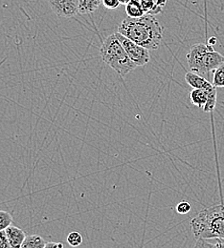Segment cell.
I'll use <instances>...</instances> for the list:
<instances>
[{
  "instance_id": "13",
  "label": "cell",
  "mask_w": 224,
  "mask_h": 248,
  "mask_svg": "<svg viewBox=\"0 0 224 248\" xmlns=\"http://www.w3.org/2000/svg\"><path fill=\"white\" fill-rule=\"evenodd\" d=\"M214 242L209 240H197L194 248H224V240L214 239Z\"/></svg>"
},
{
  "instance_id": "15",
  "label": "cell",
  "mask_w": 224,
  "mask_h": 248,
  "mask_svg": "<svg viewBox=\"0 0 224 248\" xmlns=\"http://www.w3.org/2000/svg\"><path fill=\"white\" fill-rule=\"evenodd\" d=\"M216 104H217V90H216V88H214L209 93V97H208L206 104L203 107V111L206 113L213 112L216 107Z\"/></svg>"
},
{
  "instance_id": "23",
  "label": "cell",
  "mask_w": 224,
  "mask_h": 248,
  "mask_svg": "<svg viewBox=\"0 0 224 248\" xmlns=\"http://www.w3.org/2000/svg\"><path fill=\"white\" fill-rule=\"evenodd\" d=\"M120 1V3L121 4H124V5H127L128 4L130 1H132V0H119Z\"/></svg>"
},
{
  "instance_id": "6",
  "label": "cell",
  "mask_w": 224,
  "mask_h": 248,
  "mask_svg": "<svg viewBox=\"0 0 224 248\" xmlns=\"http://www.w3.org/2000/svg\"><path fill=\"white\" fill-rule=\"evenodd\" d=\"M52 11L60 17H73L79 13V0H48Z\"/></svg>"
},
{
  "instance_id": "8",
  "label": "cell",
  "mask_w": 224,
  "mask_h": 248,
  "mask_svg": "<svg viewBox=\"0 0 224 248\" xmlns=\"http://www.w3.org/2000/svg\"><path fill=\"white\" fill-rule=\"evenodd\" d=\"M12 248H20L26 239V233L19 227L10 225L5 229Z\"/></svg>"
},
{
  "instance_id": "10",
  "label": "cell",
  "mask_w": 224,
  "mask_h": 248,
  "mask_svg": "<svg viewBox=\"0 0 224 248\" xmlns=\"http://www.w3.org/2000/svg\"><path fill=\"white\" fill-rule=\"evenodd\" d=\"M126 12L128 17L139 18L146 15V12L140 2V0H132L126 5Z\"/></svg>"
},
{
  "instance_id": "22",
  "label": "cell",
  "mask_w": 224,
  "mask_h": 248,
  "mask_svg": "<svg viewBox=\"0 0 224 248\" xmlns=\"http://www.w3.org/2000/svg\"><path fill=\"white\" fill-rule=\"evenodd\" d=\"M44 248H64V247L63 243H54V242H50V243H46Z\"/></svg>"
},
{
  "instance_id": "18",
  "label": "cell",
  "mask_w": 224,
  "mask_h": 248,
  "mask_svg": "<svg viewBox=\"0 0 224 248\" xmlns=\"http://www.w3.org/2000/svg\"><path fill=\"white\" fill-rule=\"evenodd\" d=\"M13 217L12 215L4 210H0V231L5 230L7 227L12 225Z\"/></svg>"
},
{
  "instance_id": "17",
  "label": "cell",
  "mask_w": 224,
  "mask_h": 248,
  "mask_svg": "<svg viewBox=\"0 0 224 248\" xmlns=\"http://www.w3.org/2000/svg\"><path fill=\"white\" fill-rule=\"evenodd\" d=\"M146 14L155 15L161 12L160 9L157 7V4L155 2V0H140Z\"/></svg>"
},
{
  "instance_id": "21",
  "label": "cell",
  "mask_w": 224,
  "mask_h": 248,
  "mask_svg": "<svg viewBox=\"0 0 224 248\" xmlns=\"http://www.w3.org/2000/svg\"><path fill=\"white\" fill-rule=\"evenodd\" d=\"M103 4L107 9H116L121 3L119 0H103Z\"/></svg>"
},
{
  "instance_id": "14",
  "label": "cell",
  "mask_w": 224,
  "mask_h": 248,
  "mask_svg": "<svg viewBox=\"0 0 224 248\" xmlns=\"http://www.w3.org/2000/svg\"><path fill=\"white\" fill-rule=\"evenodd\" d=\"M213 85L217 88L224 87V62H223L215 71L213 77Z\"/></svg>"
},
{
  "instance_id": "5",
  "label": "cell",
  "mask_w": 224,
  "mask_h": 248,
  "mask_svg": "<svg viewBox=\"0 0 224 248\" xmlns=\"http://www.w3.org/2000/svg\"><path fill=\"white\" fill-rule=\"evenodd\" d=\"M123 47L125 48L127 54L131 62H133L137 67L145 66L151 61V54L150 50L146 49L145 47L131 41L128 37L124 36L123 34L119 33L118 31L115 33Z\"/></svg>"
},
{
  "instance_id": "1",
  "label": "cell",
  "mask_w": 224,
  "mask_h": 248,
  "mask_svg": "<svg viewBox=\"0 0 224 248\" xmlns=\"http://www.w3.org/2000/svg\"><path fill=\"white\" fill-rule=\"evenodd\" d=\"M118 32L148 50H157L163 38V27L151 14L139 18H126L119 25Z\"/></svg>"
},
{
  "instance_id": "11",
  "label": "cell",
  "mask_w": 224,
  "mask_h": 248,
  "mask_svg": "<svg viewBox=\"0 0 224 248\" xmlns=\"http://www.w3.org/2000/svg\"><path fill=\"white\" fill-rule=\"evenodd\" d=\"M103 0H79L80 14H93L99 9Z\"/></svg>"
},
{
  "instance_id": "2",
  "label": "cell",
  "mask_w": 224,
  "mask_h": 248,
  "mask_svg": "<svg viewBox=\"0 0 224 248\" xmlns=\"http://www.w3.org/2000/svg\"><path fill=\"white\" fill-rule=\"evenodd\" d=\"M191 226L196 240H224V204L203 209L192 218Z\"/></svg>"
},
{
  "instance_id": "3",
  "label": "cell",
  "mask_w": 224,
  "mask_h": 248,
  "mask_svg": "<svg viewBox=\"0 0 224 248\" xmlns=\"http://www.w3.org/2000/svg\"><path fill=\"white\" fill-rule=\"evenodd\" d=\"M100 56L103 62L111 67L121 77H126L128 73L137 67L129 59L125 48L115 33L107 36L103 41L100 47Z\"/></svg>"
},
{
  "instance_id": "16",
  "label": "cell",
  "mask_w": 224,
  "mask_h": 248,
  "mask_svg": "<svg viewBox=\"0 0 224 248\" xmlns=\"http://www.w3.org/2000/svg\"><path fill=\"white\" fill-rule=\"evenodd\" d=\"M66 241H67L69 246H71L73 248H77V247H80L83 244L84 239H83V236L79 232L73 231V232L68 234V236L66 238Z\"/></svg>"
},
{
  "instance_id": "12",
  "label": "cell",
  "mask_w": 224,
  "mask_h": 248,
  "mask_svg": "<svg viewBox=\"0 0 224 248\" xmlns=\"http://www.w3.org/2000/svg\"><path fill=\"white\" fill-rule=\"evenodd\" d=\"M46 242L44 239L37 235L27 236L20 248H44Z\"/></svg>"
},
{
  "instance_id": "9",
  "label": "cell",
  "mask_w": 224,
  "mask_h": 248,
  "mask_svg": "<svg viewBox=\"0 0 224 248\" xmlns=\"http://www.w3.org/2000/svg\"><path fill=\"white\" fill-rule=\"evenodd\" d=\"M209 93H210V91H206V90H202V89H192L190 93V101L193 105L203 108L208 100Z\"/></svg>"
},
{
  "instance_id": "4",
  "label": "cell",
  "mask_w": 224,
  "mask_h": 248,
  "mask_svg": "<svg viewBox=\"0 0 224 248\" xmlns=\"http://www.w3.org/2000/svg\"><path fill=\"white\" fill-rule=\"evenodd\" d=\"M186 60L191 71L196 74H209L215 71L223 62L224 57L216 52L211 44H193Z\"/></svg>"
},
{
  "instance_id": "20",
  "label": "cell",
  "mask_w": 224,
  "mask_h": 248,
  "mask_svg": "<svg viewBox=\"0 0 224 248\" xmlns=\"http://www.w3.org/2000/svg\"><path fill=\"white\" fill-rule=\"evenodd\" d=\"M0 248H12L5 230L0 231Z\"/></svg>"
},
{
  "instance_id": "19",
  "label": "cell",
  "mask_w": 224,
  "mask_h": 248,
  "mask_svg": "<svg viewBox=\"0 0 224 248\" xmlns=\"http://www.w3.org/2000/svg\"><path fill=\"white\" fill-rule=\"evenodd\" d=\"M191 204L188 202H181L176 205V211L178 214H187L191 211Z\"/></svg>"
},
{
  "instance_id": "7",
  "label": "cell",
  "mask_w": 224,
  "mask_h": 248,
  "mask_svg": "<svg viewBox=\"0 0 224 248\" xmlns=\"http://www.w3.org/2000/svg\"><path fill=\"white\" fill-rule=\"evenodd\" d=\"M185 81L190 85L192 89H202L206 91H211L215 88L213 83H211L209 80L205 79L203 77L199 76L196 73L193 72H187L185 74Z\"/></svg>"
}]
</instances>
